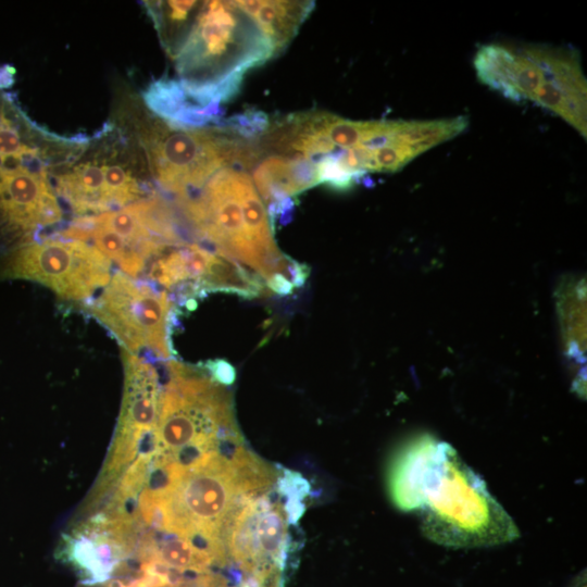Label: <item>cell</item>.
Listing matches in <instances>:
<instances>
[{"instance_id":"5bb4252c","label":"cell","mask_w":587,"mask_h":587,"mask_svg":"<svg viewBox=\"0 0 587 587\" xmlns=\"http://www.w3.org/2000/svg\"><path fill=\"white\" fill-rule=\"evenodd\" d=\"M473 64L480 83L514 102H532L547 80L534 45H485L477 50Z\"/></svg>"},{"instance_id":"ac0fdd59","label":"cell","mask_w":587,"mask_h":587,"mask_svg":"<svg viewBox=\"0 0 587 587\" xmlns=\"http://www.w3.org/2000/svg\"><path fill=\"white\" fill-rule=\"evenodd\" d=\"M205 369L209 372L210 377L218 384L230 385L235 380V370L226 361L215 360L207 362Z\"/></svg>"},{"instance_id":"7a4b0ae2","label":"cell","mask_w":587,"mask_h":587,"mask_svg":"<svg viewBox=\"0 0 587 587\" xmlns=\"http://www.w3.org/2000/svg\"><path fill=\"white\" fill-rule=\"evenodd\" d=\"M276 471L245 444L216 451L188 467L161 490L167 529L227 560L225 536L241 508L272 490Z\"/></svg>"},{"instance_id":"5b68a950","label":"cell","mask_w":587,"mask_h":587,"mask_svg":"<svg viewBox=\"0 0 587 587\" xmlns=\"http://www.w3.org/2000/svg\"><path fill=\"white\" fill-rule=\"evenodd\" d=\"M141 142L152 175L177 202L198 192L218 170L249 166L254 155L253 140L225 126L186 128L152 118Z\"/></svg>"},{"instance_id":"52a82bcc","label":"cell","mask_w":587,"mask_h":587,"mask_svg":"<svg viewBox=\"0 0 587 587\" xmlns=\"http://www.w3.org/2000/svg\"><path fill=\"white\" fill-rule=\"evenodd\" d=\"M1 275L41 284L65 301L84 302L110 282L112 262L78 239H32L7 257Z\"/></svg>"},{"instance_id":"6da1fadb","label":"cell","mask_w":587,"mask_h":587,"mask_svg":"<svg viewBox=\"0 0 587 587\" xmlns=\"http://www.w3.org/2000/svg\"><path fill=\"white\" fill-rule=\"evenodd\" d=\"M394 504L417 511L423 534L451 548H483L520 537L511 516L455 449L422 435L395 453L388 469Z\"/></svg>"},{"instance_id":"4fadbf2b","label":"cell","mask_w":587,"mask_h":587,"mask_svg":"<svg viewBox=\"0 0 587 587\" xmlns=\"http://www.w3.org/2000/svg\"><path fill=\"white\" fill-rule=\"evenodd\" d=\"M547 80L533 101L587 135V84L580 57L574 48L536 45Z\"/></svg>"},{"instance_id":"9a60e30c","label":"cell","mask_w":587,"mask_h":587,"mask_svg":"<svg viewBox=\"0 0 587 587\" xmlns=\"http://www.w3.org/2000/svg\"><path fill=\"white\" fill-rule=\"evenodd\" d=\"M250 167L253 171L252 182L266 202L271 222L277 214L284 215L292 208L290 197L319 184L314 164L298 155L265 154L255 147Z\"/></svg>"},{"instance_id":"ba28073f","label":"cell","mask_w":587,"mask_h":587,"mask_svg":"<svg viewBox=\"0 0 587 587\" xmlns=\"http://www.w3.org/2000/svg\"><path fill=\"white\" fill-rule=\"evenodd\" d=\"M172 310L164 290L121 271L86 304V311L116 337L122 349L134 354L145 350L163 361L171 360Z\"/></svg>"},{"instance_id":"e0dca14e","label":"cell","mask_w":587,"mask_h":587,"mask_svg":"<svg viewBox=\"0 0 587 587\" xmlns=\"http://www.w3.org/2000/svg\"><path fill=\"white\" fill-rule=\"evenodd\" d=\"M149 3L163 46L174 57L188 35L203 1L172 0Z\"/></svg>"},{"instance_id":"30bf717a","label":"cell","mask_w":587,"mask_h":587,"mask_svg":"<svg viewBox=\"0 0 587 587\" xmlns=\"http://www.w3.org/2000/svg\"><path fill=\"white\" fill-rule=\"evenodd\" d=\"M124 394L109 459L128 466L139 454L154 452L153 433L158 421L161 383L151 362L121 348Z\"/></svg>"},{"instance_id":"8992f818","label":"cell","mask_w":587,"mask_h":587,"mask_svg":"<svg viewBox=\"0 0 587 587\" xmlns=\"http://www.w3.org/2000/svg\"><path fill=\"white\" fill-rule=\"evenodd\" d=\"M68 235L95 246L132 277L141 274L165 248L187 243L172 209L157 196L114 211L77 217Z\"/></svg>"},{"instance_id":"9c48e42d","label":"cell","mask_w":587,"mask_h":587,"mask_svg":"<svg viewBox=\"0 0 587 587\" xmlns=\"http://www.w3.org/2000/svg\"><path fill=\"white\" fill-rule=\"evenodd\" d=\"M270 492V491H268ZM246 503L225 536L227 559L246 576L284 584L289 547L287 504L267 494Z\"/></svg>"},{"instance_id":"8fae6325","label":"cell","mask_w":587,"mask_h":587,"mask_svg":"<svg viewBox=\"0 0 587 587\" xmlns=\"http://www.w3.org/2000/svg\"><path fill=\"white\" fill-rule=\"evenodd\" d=\"M61 220L62 209L45 170L0 164V229L21 245Z\"/></svg>"},{"instance_id":"2e32d148","label":"cell","mask_w":587,"mask_h":587,"mask_svg":"<svg viewBox=\"0 0 587 587\" xmlns=\"http://www.w3.org/2000/svg\"><path fill=\"white\" fill-rule=\"evenodd\" d=\"M261 28L275 52L296 36L314 8V1L239 0L235 1Z\"/></svg>"},{"instance_id":"ffe728a7","label":"cell","mask_w":587,"mask_h":587,"mask_svg":"<svg viewBox=\"0 0 587 587\" xmlns=\"http://www.w3.org/2000/svg\"><path fill=\"white\" fill-rule=\"evenodd\" d=\"M15 70L11 65L0 66V89L9 88L14 82Z\"/></svg>"},{"instance_id":"d6986e66","label":"cell","mask_w":587,"mask_h":587,"mask_svg":"<svg viewBox=\"0 0 587 587\" xmlns=\"http://www.w3.org/2000/svg\"><path fill=\"white\" fill-rule=\"evenodd\" d=\"M265 282L271 290L282 295L290 294L294 289V285L280 274H274Z\"/></svg>"},{"instance_id":"3957f363","label":"cell","mask_w":587,"mask_h":587,"mask_svg":"<svg viewBox=\"0 0 587 587\" xmlns=\"http://www.w3.org/2000/svg\"><path fill=\"white\" fill-rule=\"evenodd\" d=\"M258 24L235 1H203L174 54L179 84L195 105L218 112L245 73L275 54Z\"/></svg>"},{"instance_id":"7c38bea8","label":"cell","mask_w":587,"mask_h":587,"mask_svg":"<svg viewBox=\"0 0 587 587\" xmlns=\"http://www.w3.org/2000/svg\"><path fill=\"white\" fill-rule=\"evenodd\" d=\"M55 193L82 217L126 207L143 199L145 191L126 163L92 160L59 175Z\"/></svg>"},{"instance_id":"277c9868","label":"cell","mask_w":587,"mask_h":587,"mask_svg":"<svg viewBox=\"0 0 587 587\" xmlns=\"http://www.w3.org/2000/svg\"><path fill=\"white\" fill-rule=\"evenodd\" d=\"M153 433V464H177L184 471L205 455L242 445L228 394L214 382L168 360Z\"/></svg>"}]
</instances>
